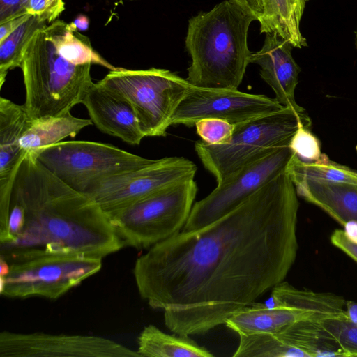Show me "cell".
<instances>
[{
  "label": "cell",
  "mask_w": 357,
  "mask_h": 357,
  "mask_svg": "<svg viewBox=\"0 0 357 357\" xmlns=\"http://www.w3.org/2000/svg\"><path fill=\"white\" fill-rule=\"evenodd\" d=\"M301 123L312 126L308 115L289 107L235 125L231 141L210 145L202 140L195 149L202 165L222 183L245 166L289 142Z\"/></svg>",
  "instance_id": "cell-5"
},
{
  "label": "cell",
  "mask_w": 357,
  "mask_h": 357,
  "mask_svg": "<svg viewBox=\"0 0 357 357\" xmlns=\"http://www.w3.org/2000/svg\"><path fill=\"white\" fill-rule=\"evenodd\" d=\"M137 351L89 335L0 333V357H139Z\"/></svg>",
  "instance_id": "cell-13"
},
{
  "label": "cell",
  "mask_w": 357,
  "mask_h": 357,
  "mask_svg": "<svg viewBox=\"0 0 357 357\" xmlns=\"http://www.w3.org/2000/svg\"><path fill=\"white\" fill-rule=\"evenodd\" d=\"M292 182L298 196L321 208L342 226L357 221V185L307 179Z\"/></svg>",
  "instance_id": "cell-17"
},
{
  "label": "cell",
  "mask_w": 357,
  "mask_h": 357,
  "mask_svg": "<svg viewBox=\"0 0 357 357\" xmlns=\"http://www.w3.org/2000/svg\"><path fill=\"white\" fill-rule=\"evenodd\" d=\"M82 104L101 132L130 145H139L145 137L131 104L98 82L88 89Z\"/></svg>",
  "instance_id": "cell-15"
},
{
  "label": "cell",
  "mask_w": 357,
  "mask_h": 357,
  "mask_svg": "<svg viewBox=\"0 0 357 357\" xmlns=\"http://www.w3.org/2000/svg\"><path fill=\"white\" fill-rule=\"evenodd\" d=\"M8 264L7 273L0 276L2 296L57 299L100 271L102 258L79 254L44 255Z\"/></svg>",
  "instance_id": "cell-9"
},
{
  "label": "cell",
  "mask_w": 357,
  "mask_h": 357,
  "mask_svg": "<svg viewBox=\"0 0 357 357\" xmlns=\"http://www.w3.org/2000/svg\"><path fill=\"white\" fill-rule=\"evenodd\" d=\"M109 218L88 195L59 179L26 153L12 185L0 231V259L10 263L44 255L104 258L124 247Z\"/></svg>",
  "instance_id": "cell-2"
},
{
  "label": "cell",
  "mask_w": 357,
  "mask_h": 357,
  "mask_svg": "<svg viewBox=\"0 0 357 357\" xmlns=\"http://www.w3.org/2000/svg\"><path fill=\"white\" fill-rule=\"evenodd\" d=\"M92 124L91 119L77 118L70 113L31 119L20 139V145L25 153L34 152L68 137H74L82 129Z\"/></svg>",
  "instance_id": "cell-21"
},
{
  "label": "cell",
  "mask_w": 357,
  "mask_h": 357,
  "mask_svg": "<svg viewBox=\"0 0 357 357\" xmlns=\"http://www.w3.org/2000/svg\"><path fill=\"white\" fill-rule=\"evenodd\" d=\"M275 98L238 89L191 86L176 109L172 125L195 126L205 118H216L237 125L284 109Z\"/></svg>",
  "instance_id": "cell-12"
},
{
  "label": "cell",
  "mask_w": 357,
  "mask_h": 357,
  "mask_svg": "<svg viewBox=\"0 0 357 357\" xmlns=\"http://www.w3.org/2000/svg\"><path fill=\"white\" fill-rule=\"evenodd\" d=\"M343 227L347 238L350 241L357 244V221L350 220L346 222Z\"/></svg>",
  "instance_id": "cell-36"
},
{
  "label": "cell",
  "mask_w": 357,
  "mask_h": 357,
  "mask_svg": "<svg viewBox=\"0 0 357 357\" xmlns=\"http://www.w3.org/2000/svg\"><path fill=\"white\" fill-rule=\"evenodd\" d=\"M30 121L23 105L0 98V200L10 199L15 174L26 154L20 139Z\"/></svg>",
  "instance_id": "cell-16"
},
{
  "label": "cell",
  "mask_w": 357,
  "mask_h": 357,
  "mask_svg": "<svg viewBox=\"0 0 357 357\" xmlns=\"http://www.w3.org/2000/svg\"><path fill=\"white\" fill-rule=\"evenodd\" d=\"M345 309L347 318L351 321L357 324V303L353 301H347Z\"/></svg>",
  "instance_id": "cell-37"
},
{
  "label": "cell",
  "mask_w": 357,
  "mask_h": 357,
  "mask_svg": "<svg viewBox=\"0 0 357 357\" xmlns=\"http://www.w3.org/2000/svg\"><path fill=\"white\" fill-rule=\"evenodd\" d=\"M197 134L210 145L228 144L233 136L235 126L227 121L216 118H205L196 122Z\"/></svg>",
  "instance_id": "cell-30"
},
{
  "label": "cell",
  "mask_w": 357,
  "mask_h": 357,
  "mask_svg": "<svg viewBox=\"0 0 357 357\" xmlns=\"http://www.w3.org/2000/svg\"><path fill=\"white\" fill-rule=\"evenodd\" d=\"M356 47H357V29L356 31Z\"/></svg>",
  "instance_id": "cell-39"
},
{
  "label": "cell",
  "mask_w": 357,
  "mask_h": 357,
  "mask_svg": "<svg viewBox=\"0 0 357 357\" xmlns=\"http://www.w3.org/2000/svg\"><path fill=\"white\" fill-rule=\"evenodd\" d=\"M298 195L285 170L227 214L138 257V292L178 335L204 334L282 282L297 255Z\"/></svg>",
  "instance_id": "cell-1"
},
{
  "label": "cell",
  "mask_w": 357,
  "mask_h": 357,
  "mask_svg": "<svg viewBox=\"0 0 357 357\" xmlns=\"http://www.w3.org/2000/svg\"><path fill=\"white\" fill-rule=\"evenodd\" d=\"M44 28L29 41L20 67L25 89L23 105L31 119L70 113L93 82L91 64L75 65L65 59Z\"/></svg>",
  "instance_id": "cell-4"
},
{
  "label": "cell",
  "mask_w": 357,
  "mask_h": 357,
  "mask_svg": "<svg viewBox=\"0 0 357 357\" xmlns=\"http://www.w3.org/2000/svg\"><path fill=\"white\" fill-rule=\"evenodd\" d=\"M331 241L352 259L357 262V244L350 241L343 229H336L331 236Z\"/></svg>",
  "instance_id": "cell-32"
},
{
  "label": "cell",
  "mask_w": 357,
  "mask_h": 357,
  "mask_svg": "<svg viewBox=\"0 0 357 357\" xmlns=\"http://www.w3.org/2000/svg\"><path fill=\"white\" fill-rule=\"evenodd\" d=\"M346 300L333 293L297 289L282 282L272 289L265 302L270 307L284 306L311 312L323 319L346 314Z\"/></svg>",
  "instance_id": "cell-19"
},
{
  "label": "cell",
  "mask_w": 357,
  "mask_h": 357,
  "mask_svg": "<svg viewBox=\"0 0 357 357\" xmlns=\"http://www.w3.org/2000/svg\"><path fill=\"white\" fill-rule=\"evenodd\" d=\"M239 336L234 357H307L303 351L287 344L275 333Z\"/></svg>",
  "instance_id": "cell-27"
},
{
  "label": "cell",
  "mask_w": 357,
  "mask_h": 357,
  "mask_svg": "<svg viewBox=\"0 0 357 357\" xmlns=\"http://www.w3.org/2000/svg\"><path fill=\"white\" fill-rule=\"evenodd\" d=\"M44 29L60 55L71 63L98 64L110 70L116 68L93 50L87 38L72 31L65 22L54 20Z\"/></svg>",
  "instance_id": "cell-24"
},
{
  "label": "cell",
  "mask_w": 357,
  "mask_h": 357,
  "mask_svg": "<svg viewBox=\"0 0 357 357\" xmlns=\"http://www.w3.org/2000/svg\"><path fill=\"white\" fill-rule=\"evenodd\" d=\"M309 0H261L263 13L258 21L261 33H276L293 47H306L301 21Z\"/></svg>",
  "instance_id": "cell-20"
},
{
  "label": "cell",
  "mask_w": 357,
  "mask_h": 357,
  "mask_svg": "<svg viewBox=\"0 0 357 357\" xmlns=\"http://www.w3.org/2000/svg\"><path fill=\"white\" fill-rule=\"evenodd\" d=\"M322 324L337 340L344 357L357 356V324L347 317H333L321 320Z\"/></svg>",
  "instance_id": "cell-28"
},
{
  "label": "cell",
  "mask_w": 357,
  "mask_h": 357,
  "mask_svg": "<svg viewBox=\"0 0 357 357\" xmlns=\"http://www.w3.org/2000/svg\"><path fill=\"white\" fill-rule=\"evenodd\" d=\"M310 129L311 126L301 123L289 144L294 156L306 162L317 161L323 155L320 142Z\"/></svg>",
  "instance_id": "cell-29"
},
{
  "label": "cell",
  "mask_w": 357,
  "mask_h": 357,
  "mask_svg": "<svg viewBox=\"0 0 357 357\" xmlns=\"http://www.w3.org/2000/svg\"><path fill=\"white\" fill-rule=\"evenodd\" d=\"M265 35L262 47L252 53L250 63L260 66L261 77L273 90L280 104L297 112H304L305 109L295 100L301 68L292 56L293 46L276 33Z\"/></svg>",
  "instance_id": "cell-14"
},
{
  "label": "cell",
  "mask_w": 357,
  "mask_h": 357,
  "mask_svg": "<svg viewBox=\"0 0 357 357\" xmlns=\"http://www.w3.org/2000/svg\"><path fill=\"white\" fill-rule=\"evenodd\" d=\"M197 192L194 178L170 185L109 218L126 245L150 248L181 231Z\"/></svg>",
  "instance_id": "cell-6"
},
{
  "label": "cell",
  "mask_w": 357,
  "mask_h": 357,
  "mask_svg": "<svg viewBox=\"0 0 357 357\" xmlns=\"http://www.w3.org/2000/svg\"><path fill=\"white\" fill-rule=\"evenodd\" d=\"M251 13L257 21L259 20L263 7L261 0H232Z\"/></svg>",
  "instance_id": "cell-34"
},
{
  "label": "cell",
  "mask_w": 357,
  "mask_h": 357,
  "mask_svg": "<svg viewBox=\"0 0 357 357\" xmlns=\"http://www.w3.org/2000/svg\"><path fill=\"white\" fill-rule=\"evenodd\" d=\"M49 22L40 16L31 15L26 21L0 41V88L9 70L20 67L24 50L35 33Z\"/></svg>",
  "instance_id": "cell-25"
},
{
  "label": "cell",
  "mask_w": 357,
  "mask_h": 357,
  "mask_svg": "<svg viewBox=\"0 0 357 357\" xmlns=\"http://www.w3.org/2000/svg\"><path fill=\"white\" fill-rule=\"evenodd\" d=\"M137 353L149 357H212L213 355L189 336L169 335L154 325L144 328L137 338Z\"/></svg>",
  "instance_id": "cell-23"
},
{
  "label": "cell",
  "mask_w": 357,
  "mask_h": 357,
  "mask_svg": "<svg viewBox=\"0 0 357 357\" xmlns=\"http://www.w3.org/2000/svg\"><path fill=\"white\" fill-rule=\"evenodd\" d=\"M196 165L183 157H166L143 167L104 179L85 195L109 217L170 185L195 177Z\"/></svg>",
  "instance_id": "cell-11"
},
{
  "label": "cell",
  "mask_w": 357,
  "mask_h": 357,
  "mask_svg": "<svg viewBox=\"0 0 357 357\" xmlns=\"http://www.w3.org/2000/svg\"><path fill=\"white\" fill-rule=\"evenodd\" d=\"M128 100L145 137H165L173 114L192 86L172 71L116 68L98 82Z\"/></svg>",
  "instance_id": "cell-7"
},
{
  "label": "cell",
  "mask_w": 357,
  "mask_h": 357,
  "mask_svg": "<svg viewBox=\"0 0 357 357\" xmlns=\"http://www.w3.org/2000/svg\"><path fill=\"white\" fill-rule=\"evenodd\" d=\"M31 15L25 14L0 24V41L26 21Z\"/></svg>",
  "instance_id": "cell-33"
},
{
  "label": "cell",
  "mask_w": 357,
  "mask_h": 357,
  "mask_svg": "<svg viewBox=\"0 0 357 357\" xmlns=\"http://www.w3.org/2000/svg\"><path fill=\"white\" fill-rule=\"evenodd\" d=\"M54 1L55 2H56L57 3H59V5L64 6V3H63V0H54Z\"/></svg>",
  "instance_id": "cell-38"
},
{
  "label": "cell",
  "mask_w": 357,
  "mask_h": 357,
  "mask_svg": "<svg viewBox=\"0 0 357 357\" xmlns=\"http://www.w3.org/2000/svg\"><path fill=\"white\" fill-rule=\"evenodd\" d=\"M29 0H0V24L27 13Z\"/></svg>",
  "instance_id": "cell-31"
},
{
  "label": "cell",
  "mask_w": 357,
  "mask_h": 357,
  "mask_svg": "<svg viewBox=\"0 0 357 357\" xmlns=\"http://www.w3.org/2000/svg\"><path fill=\"white\" fill-rule=\"evenodd\" d=\"M251 305L233 314L225 324L238 335L276 333L299 321L322 320L311 312L295 308L268 307L264 303Z\"/></svg>",
  "instance_id": "cell-18"
},
{
  "label": "cell",
  "mask_w": 357,
  "mask_h": 357,
  "mask_svg": "<svg viewBox=\"0 0 357 357\" xmlns=\"http://www.w3.org/2000/svg\"><path fill=\"white\" fill-rule=\"evenodd\" d=\"M287 171L291 181L307 179L328 183L357 185V171L331 160L323 153L315 162H303L294 155Z\"/></svg>",
  "instance_id": "cell-26"
},
{
  "label": "cell",
  "mask_w": 357,
  "mask_h": 357,
  "mask_svg": "<svg viewBox=\"0 0 357 357\" xmlns=\"http://www.w3.org/2000/svg\"><path fill=\"white\" fill-rule=\"evenodd\" d=\"M287 344L303 351L307 357H344L337 340L321 320H303L275 333Z\"/></svg>",
  "instance_id": "cell-22"
},
{
  "label": "cell",
  "mask_w": 357,
  "mask_h": 357,
  "mask_svg": "<svg viewBox=\"0 0 357 357\" xmlns=\"http://www.w3.org/2000/svg\"><path fill=\"white\" fill-rule=\"evenodd\" d=\"M254 20L232 0L192 17L185 38L191 57L188 82L201 88L238 89L250 63L248 34Z\"/></svg>",
  "instance_id": "cell-3"
},
{
  "label": "cell",
  "mask_w": 357,
  "mask_h": 357,
  "mask_svg": "<svg viewBox=\"0 0 357 357\" xmlns=\"http://www.w3.org/2000/svg\"><path fill=\"white\" fill-rule=\"evenodd\" d=\"M294 153L289 146L275 149L245 166L206 197L193 204L181 231L208 225L234 210L267 182L284 172Z\"/></svg>",
  "instance_id": "cell-10"
},
{
  "label": "cell",
  "mask_w": 357,
  "mask_h": 357,
  "mask_svg": "<svg viewBox=\"0 0 357 357\" xmlns=\"http://www.w3.org/2000/svg\"><path fill=\"white\" fill-rule=\"evenodd\" d=\"M31 153L59 179L84 194L104 179L155 161L91 141L61 142Z\"/></svg>",
  "instance_id": "cell-8"
},
{
  "label": "cell",
  "mask_w": 357,
  "mask_h": 357,
  "mask_svg": "<svg viewBox=\"0 0 357 357\" xmlns=\"http://www.w3.org/2000/svg\"><path fill=\"white\" fill-rule=\"evenodd\" d=\"M70 29L73 31H86L89 25V18L83 15H79L71 23L68 24Z\"/></svg>",
  "instance_id": "cell-35"
}]
</instances>
